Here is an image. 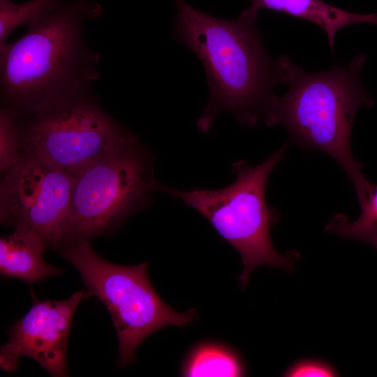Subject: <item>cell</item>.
Returning a JSON list of instances; mask_svg holds the SVG:
<instances>
[{
    "mask_svg": "<svg viewBox=\"0 0 377 377\" xmlns=\"http://www.w3.org/2000/svg\"><path fill=\"white\" fill-rule=\"evenodd\" d=\"M61 1L29 0L15 3L13 0H0V45L6 43L9 35L17 27L27 26Z\"/></svg>",
    "mask_w": 377,
    "mask_h": 377,
    "instance_id": "5bb4252c",
    "label": "cell"
},
{
    "mask_svg": "<svg viewBox=\"0 0 377 377\" xmlns=\"http://www.w3.org/2000/svg\"><path fill=\"white\" fill-rule=\"evenodd\" d=\"M0 239V272L4 278H17L27 283L59 275L62 271L43 259L46 245L32 228L22 223Z\"/></svg>",
    "mask_w": 377,
    "mask_h": 377,
    "instance_id": "30bf717a",
    "label": "cell"
},
{
    "mask_svg": "<svg viewBox=\"0 0 377 377\" xmlns=\"http://www.w3.org/2000/svg\"><path fill=\"white\" fill-rule=\"evenodd\" d=\"M239 355L224 346L204 343L195 347L182 370L184 376H242L246 374Z\"/></svg>",
    "mask_w": 377,
    "mask_h": 377,
    "instance_id": "7c38bea8",
    "label": "cell"
},
{
    "mask_svg": "<svg viewBox=\"0 0 377 377\" xmlns=\"http://www.w3.org/2000/svg\"><path fill=\"white\" fill-rule=\"evenodd\" d=\"M288 147L286 142L256 166L245 161L234 163L232 169L236 180L222 188L182 191L164 185L160 188L202 214L221 237L237 251L244 265L239 277L242 289L251 272L258 266L267 265L290 272L300 257L295 250L280 254L269 235L270 227L279 223L280 215L267 204L265 187L269 175L282 160Z\"/></svg>",
    "mask_w": 377,
    "mask_h": 377,
    "instance_id": "277c9868",
    "label": "cell"
},
{
    "mask_svg": "<svg viewBox=\"0 0 377 377\" xmlns=\"http://www.w3.org/2000/svg\"><path fill=\"white\" fill-rule=\"evenodd\" d=\"M91 296L84 288L61 301H39L33 295L30 310L9 328V341L1 347V369L13 373L27 356L51 376H68L67 343L73 315L79 303Z\"/></svg>",
    "mask_w": 377,
    "mask_h": 377,
    "instance_id": "9c48e42d",
    "label": "cell"
},
{
    "mask_svg": "<svg viewBox=\"0 0 377 377\" xmlns=\"http://www.w3.org/2000/svg\"><path fill=\"white\" fill-rule=\"evenodd\" d=\"M73 174L66 243L119 228L161 186L151 155L135 135Z\"/></svg>",
    "mask_w": 377,
    "mask_h": 377,
    "instance_id": "8992f818",
    "label": "cell"
},
{
    "mask_svg": "<svg viewBox=\"0 0 377 377\" xmlns=\"http://www.w3.org/2000/svg\"><path fill=\"white\" fill-rule=\"evenodd\" d=\"M288 377L338 376L339 373L330 363L318 359H302L292 364L283 372Z\"/></svg>",
    "mask_w": 377,
    "mask_h": 377,
    "instance_id": "2e32d148",
    "label": "cell"
},
{
    "mask_svg": "<svg viewBox=\"0 0 377 377\" xmlns=\"http://www.w3.org/2000/svg\"><path fill=\"white\" fill-rule=\"evenodd\" d=\"M364 62L365 57L358 54L346 67L309 73L290 61L283 77L288 90L282 96H272L264 115L268 126L286 128L292 143L320 150L337 161L353 184L360 207L373 191L351 148L357 110L374 105L361 80Z\"/></svg>",
    "mask_w": 377,
    "mask_h": 377,
    "instance_id": "3957f363",
    "label": "cell"
},
{
    "mask_svg": "<svg viewBox=\"0 0 377 377\" xmlns=\"http://www.w3.org/2000/svg\"><path fill=\"white\" fill-rule=\"evenodd\" d=\"M175 1V36L199 58L209 85V101L197 120L198 128L209 131L216 115L224 110L239 124L256 126L265 115L273 88L283 83L290 59L269 56L257 17L244 10L235 20H223L196 10L185 0Z\"/></svg>",
    "mask_w": 377,
    "mask_h": 377,
    "instance_id": "7a4b0ae2",
    "label": "cell"
},
{
    "mask_svg": "<svg viewBox=\"0 0 377 377\" xmlns=\"http://www.w3.org/2000/svg\"><path fill=\"white\" fill-rule=\"evenodd\" d=\"M19 117L9 109L1 108L0 112V169L1 172L10 168L22 154Z\"/></svg>",
    "mask_w": 377,
    "mask_h": 377,
    "instance_id": "9a60e30c",
    "label": "cell"
},
{
    "mask_svg": "<svg viewBox=\"0 0 377 377\" xmlns=\"http://www.w3.org/2000/svg\"><path fill=\"white\" fill-rule=\"evenodd\" d=\"M59 251L80 273L87 289L111 316L119 341V367L134 363L135 352L152 333L168 325L193 321L196 310L181 313L157 294L147 274V263L121 265L99 256L89 239L71 241Z\"/></svg>",
    "mask_w": 377,
    "mask_h": 377,
    "instance_id": "5b68a950",
    "label": "cell"
},
{
    "mask_svg": "<svg viewBox=\"0 0 377 377\" xmlns=\"http://www.w3.org/2000/svg\"><path fill=\"white\" fill-rule=\"evenodd\" d=\"M102 11L94 0H61L21 38L0 45L2 108L22 119L91 94L100 56L87 46L83 27Z\"/></svg>",
    "mask_w": 377,
    "mask_h": 377,
    "instance_id": "6da1fadb",
    "label": "cell"
},
{
    "mask_svg": "<svg viewBox=\"0 0 377 377\" xmlns=\"http://www.w3.org/2000/svg\"><path fill=\"white\" fill-rule=\"evenodd\" d=\"M22 153L75 173L133 135L92 93L19 119Z\"/></svg>",
    "mask_w": 377,
    "mask_h": 377,
    "instance_id": "52a82bcc",
    "label": "cell"
},
{
    "mask_svg": "<svg viewBox=\"0 0 377 377\" xmlns=\"http://www.w3.org/2000/svg\"><path fill=\"white\" fill-rule=\"evenodd\" d=\"M263 8L281 12L320 27L325 32L332 51L336 34L343 27L362 22L377 24V13H350L322 0H252L251 6L244 10L258 17V11Z\"/></svg>",
    "mask_w": 377,
    "mask_h": 377,
    "instance_id": "8fae6325",
    "label": "cell"
},
{
    "mask_svg": "<svg viewBox=\"0 0 377 377\" xmlns=\"http://www.w3.org/2000/svg\"><path fill=\"white\" fill-rule=\"evenodd\" d=\"M2 172L1 223L25 224L59 250L68 236L74 174L24 153Z\"/></svg>",
    "mask_w": 377,
    "mask_h": 377,
    "instance_id": "ba28073f",
    "label": "cell"
},
{
    "mask_svg": "<svg viewBox=\"0 0 377 377\" xmlns=\"http://www.w3.org/2000/svg\"><path fill=\"white\" fill-rule=\"evenodd\" d=\"M325 230L343 238L370 244L377 249V185L373 186L371 196L361 208L357 220L350 223L347 216L337 214L325 226Z\"/></svg>",
    "mask_w": 377,
    "mask_h": 377,
    "instance_id": "4fadbf2b",
    "label": "cell"
}]
</instances>
